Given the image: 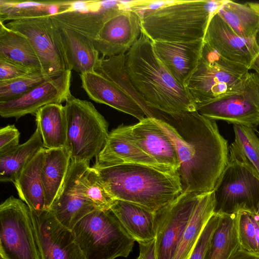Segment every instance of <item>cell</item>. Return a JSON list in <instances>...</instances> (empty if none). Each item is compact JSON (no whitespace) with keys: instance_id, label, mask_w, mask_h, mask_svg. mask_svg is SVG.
Instances as JSON below:
<instances>
[{"instance_id":"7c38bea8","label":"cell","mask_w":259,"mask_h":259,"mask_svg":"<svg viewBox=\"0 0 259 259\" xmlns=\"http://www.w3.org/2000/svg\"><path fill=\"white\" fill-rule=\"evenodd\" d=\"M202 194L183 192L155 212L156 259H174L184 231Z\"/></svg>"},{"instance_id":"8992f818","label":"cell","mask_w":259,"mask_h":259,"mask_svg":"<svg viewBox=\"0 0 259 259\" xmlns=\"http://www.w3.org/2000/svg\"><path fill=\"white\" fill-rule=\"evenodd\" d=\"M249 70L224 57L204 41L200 60L185 88L196 107L235 91Z\"/></svg>"},{"instance_id":"74e56055","label":"cell","mask_w":259,"mask_h":259,"mask_svg":"<svg viewBox=\"0 0 259 259\" xmlns=\"http://www.w3.org/2000/svg\"><path fill=\"white\" fill-rule=\"evenodd\" d=\"M223 217L222 213L214 212L201 234L189 259H204L213 235Z\"/></svg>"},{"instance_id":"7bdbcfd3","label":"cell","mask_w":259,"mask_h":259,"mask_svg":"<svg viewBox=\"0 0 259 259\" xmlns=\"http://www.w3.org/2000/svg\"><path fill=\"white\" fill-rule=\"evenodd\" d=\"M250 69H253L255 73L259 76V56L253 63Z\"/></svg>"},{"instance_id":"4dcf8cb0","label":"cell","mask_w":259,"mask_h":259,"mask_svg":"<svg viewBox=\"0 0 259 259\" xmlns=\"http://www.w3.org/2000/svg\"><path fill=\"white\" fill-rule=\"evenodd\" d=\"M214 191L202 194L182 236L174 259H189L208 221L214 213Z\"/></svg>"},{"instance_id":"9c48e42d","label":"cell","mask_w":259,"mask_h":259,"mask_svg":"<svg viewBox=\"0 0 259 259\" xmlns=\"http://www.w3.org/2000/svg\"><path fill=\"white\" fill-rule=\"evenodd\" d=\"M25 36L39 60L41 72L50 78L71 70L59 31L51 16L16 19L4 23Z\"/></svg>"},{"instance_id":"5b68a950","label":"cell","mask_w":259,"mask_h":259,"mask_svg":"<svg viewBox=\"0 0 259 259\" xmlns=\"http://www.w3.org/2000/svg\"><path fill=\"white\" fill-rule=\"evenodd\" d=\"M72 231L84 259L127 257L135 241L111 209H96Z\"/></svg>"},{"instance_id":"b9f144b4","label":"cell","mask_w":259,"mask_h":259,"mask_svg":"<svg viewBox=\"0 0 259 259\" xmlns=\"http://www.w3.org/2000/svg\"><path fill=\"white\" fill-rule=\"evenodd\" d=\"M230 259H259V256L248 253L240 248Z\"/></svg>"},{"instance_id":"6da1fadb","label":"cell","mask_w":259,"mask_h":259,"mask_svg":"<svg viewBox=\"0 0 259 259\" xmlns=\"http://www.w3.org/2000/svg\"><path fill=\"white\" fill-rule=\"evenodd\" d=\"M149 116L156 119L175 144L182 193L214 191L229 157L228 141L221 134L216 121L197 110L167 113L150 108Z\"/></svg>"},{"instance_id":"277c9868","label":"cell","mask_w":259,"mask_h":259,"mask_svg":"<svg viewBox=\"0 0 259 259\" xmlns=\"http://www.w3.org/2000/svg\"><path fill=\"white\" fill-rule=\"evenodd\" d=\"M227 0L175 1L142 15V32L152 41L204 39L209 21Z\"/></svg>"},{"instance_id":"7402d4cb","label":"cell","mask_w":259,"mask_h":259,"mask_svg":"<svg viewBox=\"0 0 259 259\" xmlns=\"http://www.w3.org/2000/svg\"><path fill=\"white\" fill-rule=\"evenodd\" d=\"M79 75L81 88L92 100L128 114L139 121L147 117L142 107L114 82L94 71Z\"/></svg>"},{"instance_id":"603a6c76","label":"cell","mask_w":259,"mask_h":259,"mask_svg":"<svg viewBox=\"0 0 259 259\" xmlns=\"http://www.w3.org/2000/svg\"><path fill=\"white\" fill-rule=\"evenodd\" d=\"M54 20L59 31L71 70L79 74L94 71L100 58L94 40Z\"/></svg>"},{"instance_id":"7a4b0ae2","label":"cell","mask_w":259,"mask_h":259,"mask_svg":"<svg viewBox=\"0 0 259 259\" xmlns=\"http://www.w3.org/2000/svg\"><path fill=\"white\" fill-rule=\"evenodd\" d=\"M124 65L146 114L148 108L167 113L196 111L185 87L166 68L156 54L152 41L142 32L125 54Z\"/></svg>"},{"instance_id":"ffe728a7","label":"cell","mask_w":259,"mask_h":259,"mask_svg":"<svg viewBox=\"0 0 259 259\" xmlns=\"http://www.w3.org/2000/svg\"><path fill=\"white\" fill-rule=\"evenodd\" d=\"M124 164L145 165L177 175L141 150L127 137L121 125L109 133L104 146L96 157L93 166L102 168Z\"/></svg>"},{"instance_id":"f6af8a7d","label":"cell","mask_w":259,"mask_h":259,"mask_svg":"<svg viewBox=\"0 0 259 259\" xmlns=\"http://www.w3.org/2000/svg\"><path fill=\"white\" fill-rule=\"evenodd\" d=\"M255 132L256 133L257 135L259 137V131L256 129V130H255Z\"/></svg>"},{"instance_id":"3957f363","label":"cell","mask_w":259,"mask_h":259,"mask_svg":"<svg viewBox=\"0 0 259 259\" xmlns=\"http://www.w3.org/2000/svg\"><path fill=\"white\" fill-rule=\"evenodd\" d=\"M92 167L115 200L134 203L155 212L182 193L178 176L137 164Z\"/></svg>"},{"instance_id":"ba28073f","label":"cell","mask_w":259,"mask_h":259,"mask_svg":"<svg viewBox=\"0 0 259 259\" xmlns=\"http://www.w3.org/2000/svg\"><path fill=\"white\" fill-rule=\"evenodd\" d=\"M0 255L5 259H40L31 212L11 196L0 205Z\"/></svg>"},{"instance_id":"9a60e30c","label":"cell","mask_w":259,"mask_h":259,"mask_svg":"<svg viewBox=\"0 0 259 259\" xmlns=\"http://www.w3.org/2000/svg\"><path fill=\"white\" fill-rule=\"evenodd\" d=\"M141 13L123 8L103 26L94 40L96 49L108 58L128 52L142 33Z\"/></svg>"},{"instance_id":"83f0119b","label":"cell","mask_w":259,"mask_h":259,"mask_svg":"<svg viewBox=\"0 0 259 259\" xmlns=\"http://www.w3.org/2000/svg\"><path fill=\"white\" fill-rule=\"evenodd\" d=\"M34 116L44 147L46 149L66 147L67 124L64 106L62 104L47 105Z\"/></svg>"},{"instance_id":"52a82bcc","label":"cell","mask_w":259,"mask_h":259,"mask_svg":"<svg viewBox=\"0 0 259 259\" xmlns=\"http://www.w3.org/2000/svg\"><path fill=\"white\" fill-rule=\"evenodd\" d=\"M67 124L66 148L71 160L90 163L103 149L109 124L90 101L72 95L64 106Z\"/></svg>"},{"instance_id":"d4e9b609","label":"cell","mask_w":259,"mask_h":259,"mask_svg":"<svg viewBox=\"0 0 259 259\" xmlns=\"http://www.w3.org/2000/svg\"><path fill=\"white\" fill-rule=\"evenodd\" d=\"M69 153L66 147L46 149L41 171L46 209L49 210L60 194L71 164Z\"/></svg>"},{"instance_id":"ee69618b","label":"cell","mask_w":259,"mask_h":259,"mask_svg":"<svg viewBox=\"0 0 259 259\" xmlns=\"http://www.w3.org/2000/svg\"><path fill=\"white\" fill-rule=\"evenodd\" d=\"M256 212L257 213V214L259 215V202L257 204L256 209Z\"/></svg>"},{"instance_id":"4316f807","label":"cell","mask_w":259,"mask_h":259,"mask_svg":"<svg viewBox=\"0 0 259 259\" xmlns=\"http://www.w3.org/2000/svg\"><path fill=\"white\" fill-rule=\"evenodd\" d=\"M217 13L239 36L259 40V3L227 0Z\"/></svg>"},{"instance_id":"e575fe53","label":"cell","mask_w":259,"mask_h":259,"mask_svg":"<svg viewBox=\"0 0 259 259\" xmlns=\"http://www.w3.org/2000/svg\"><path fill=\"white\" fill-rule=\"evenodd\" d=\"M76 188L79 194L96 209H110L115 200L107 191L92 167H89L80 177Z\"/></svg>"},{"instance_id":"836d02e7","label":"cell","mask_w":259,"mask_h":259,"mask_svg":"<svg viewBox=\"0 0 259 259\" xmlns=\"http://www.w3.org/2000/svg\"><path fill=\"white\" fill-rule=\"evenodd\" d=\"M240 248L237 213L223 214L204 259H230Z\"/></svg>"},{"instance_id":"d6986e66","label":"cell","mask_w":259,"mask_h":259,"mask_svg":"<svg viewBox=\"0 0 259 259\" xmlns=\"http://www.w3.org/2000/svg\"><path fill=\"white\" fill-rule=\"evenodd\" d=\"M89 167V163L71 161L62 189L49 209L62 225L71 230L81 219L96 209L79 194L76 188L78 180Z\"/></svg>"},{"instance_id":"bcb514c9","label":"cell","mask_w":259,"mask_h":259,"mask_svg":"<svg viewBox=\"0 0 259 259\" xmlns=\"http://www.w3.org/2000/svg\"><path fill=\"white\" fill-rule=\"evenodd\" d=\"M136 259H142V258H141V256L140 255H139V256H138V257Z\"/></svg>"},{"instance_id":"d6a6232c","label":"cell","mask_w":259,"mask_h":259,"mask_svg":"<svg viewBox=\"0 0 259 259\" xmlns=\"http://www.w3.org/2000/svg\"><path fill=\"white\" fill-rule=\"evenodd\" d=\"M234 141L229 146V157L242 164L259 179V137L255 130L234 124Z\"/></svg>"},{"instance_id":"f35d334b","label":"cell","mask_w":259,"mask_h":259,"mask_svg":"<svg viewBox=\"0 0 259 259\" xmlns=\"http://www.w3.org/2000/svg\"><path fill=\"white\" fill-rule=\"evenodd\" d=\"M36 71L0 58V81L15 79Z\"/></svg>"},{"instance_id":"ab89813d","label":"cell","mask_w":259,"mask_h":259,"mask_svg":"<svg viewBox=\"0 0 259 259\" xmlns=\"http://www.w3.org/2000/svg\"><path fill=\"white\" fill-rule=\"evenodd\" d=\"M20 133L14 124L7 125L0 130V154L19 145Z\"/></svg>"},{"instance_id":"f546056e","label":"cell","mask_w":259,"mask_h":259,"mask_svg":"<svg viewBox=\"0 0 259 259\" xmlns=\"http://www.w3.org/2000/svg\"><path fill=\"white\" fill-rule=\"evenodd\" d=\"M43 148L41 134L36 126L26 142L0 154L1 182L13 183L23 168Z\"/></svg>"},{"instance_id":"cb8c5ba5","label":"cell","mask_w":259,"mask_h":259,"mask_svg":"<svg viewBox=\"0 0 259 259\" xmlns=\"http://www.w3.org/2000/svg\"><path fill=\"white\" fill-rule=\"evenodd\" d=\"M110 209L139 244L147 243L155 239V212L120 200H115Z\"/></svg>"},{"instance_id":"1f68e13d","label":"cell","mask_w":259,"mask_h":259,"mask_svg":"<svg viewBox=\"0 0 259 259\" xmlns=\"http://www.w3.org/2000/svg\"><path fill=\"white\" fill-rule=\"evenodd\" d=\"M71 1H24L0 0V22L52 16L67 11Z\"/></svg>"},{"instance_id":"44dd1931","label":"cell","mask_w":259,"mask_h":259,"mask_svg":"<svg viewBox=\"0 0 259 259\" xmlns=\"http://www.w3.org/2000/svg\"><path fill=\"white\" fill-rule=\"evenodd\" d=\"M152 43L158 57L185 87L200 60L204 39L188 42L152 41Z\"/></svg>"},{"instance_id":"4fadbf2b","label":"cell","mask_w":259,"mask_h":259,"mask_svg":"<svg viewBox=\"0 0 259 259\" xmlns=\"http://www.w3.org/2000/svg\"><path fill=\"white\" fill-rule=\"evenodd\" d=\"M30 210L40 259H84L72 230L49 210L39 213Z\"/></svg>"},{"instance_id":"30bf717a","label":"cell","mask_w":259,"mask_h":259,"mask_svg":"<svg viewBox=\"0 0 259 259\" xmlns=\"http://www.w3.org/2000/svg\"><path fill=\"white\" fill-rule=\"evenodd\" d=\"M202 115L256 130L259 125V76L247 72L241 85L233 92L196 106Z\"/></svg>"},{"instance_id":"d590c367","label":"cell","mask_w":259,"mask_h":259,"mask_svg":"<svg viewBox=\"0 0 259 259\" xmlns=\"http://www.w3.org/2000/svg\"><path fill=\"white\" fill-rule=\"evenodd\" d=\"M237 231L240 249L259 256V215L256 211L237 213Z\"/></svg>"},{"instance_id":"60d3db41","label":"cell","mask_w":259,"mask_h":259,"mask_svg":"<svg viewBox=\"0 0 259 259\" xmlns=\"http://www.w3.org/2000/svg\"><path fill=\"white\" fill-rule=\"evenodd\" d=\"M140 253L142 259H156L155 239L145 244H139Z\"/></svg>"},{"instance_id":"e0dca14e","label":"cell","mask_w":259,"mask_h":259,"mask_svg":"<svg viewBox=\"0 0 259 259\" xmlns=\"http://www.w3.org/2000/svg\"><path fill=\"white\" fill-rule=\"evenodd\" d=\"M122 127L141 150L159 164L177 173L179 162L175 144L154 118L146 117L134 125Z\"/></svg>"},{"instance_id":"5bb4252c","label":"cell","mask_w":259,"mask_h":259,"mask_svg":"<svg viewBox=\"0 0 259 259\" xmlns=\"http://www.w3.org/2000/svg\"><path fill=\"white\" fill-rule=\"evenodd\" d=\"M71 70L49 79L23 96L8 102H0L2 118L16 120L27 114L35 115L41 107L50 104H62L71 96Z\"/></svg>"},{"instance_id":"8fae6325","label":"cell","mask_w":259,"mask_h":259,"mask_svg":"<svg viewBox=\"0 0 259 259\" xmlns=\"http://www.w3.org/2000/svg\"><path fill=\"white\" fill-rule=\"evenodd\" d=\"M214 193L215 213L256 211L259 202V179L242 164L229 157Z\"/></svg>"},{"instance_id":"484cf974","label":"cell","mask_w":259,"mask_h":259,"mask_svg":"<svg viewBox=\"0 0 259 259\" xmlns=\"http://www.w3.org/2000/svg\"><path fill=\"white\" fill-rule=\"evenodd\" d=\"M45 151V148L40 149L13 182L20 199L36 213L46 210L41 178Z\"/></svg>"},{"instance_id":"7dc6e473","label":"cell","mask_w":259,"mask_h":259,"mask_svg":"<svg viewBox=\"0 0 259 259\" xmlns=\"http://www.w3.org/2000/svg\"><path fill=\"white\" fill-rule=\"evenodd\" d=\"M0 259H5L2 256L0 255Z\"/></svg>"},{"instance_id":"ac0fdd59","label":"cell","mask_w":259,"mask_h":259,"mask_svg":"<svg viewBox=\"0 0 259 259\" xmlns=\"http://www.w3.org/2000/svg\"><path fill=\"white\" fill-rule=\"evenodd\" d=\"M204 41L224 57L249 70L259 56V40L239 36L217 13L209 21Z\"/></svg>"},{"instance_id":"f1b7e54d","label":"cell","mask_w":259,"mask_h":259,"mask_svg":"<svg viewBox=\"0 0 259 259\" xmlns=\"http://www.w3.org/2000/svg\"><path fill=\"white\" fill-rule=\"evenodd\" d=\"M0 58L41 71L38 57L28 38L0 22Z\"/></svg>"},{"instance_id":"8d00e7d4","label":"cell","mask_w":259,"mask_h":259,"mask_svg":"<svg viewBox=\"0 0 259 259\" xmlns=\"http://www.w3.org/2000/svg\"><path fill=\"white\" fill-rule=\"evenodd\" d=\"M51 79L41 71H35L15 79L0 81V102L17 99Z\"/></svg>"},{"instance_id":"2e32d148","label":"cell","mask_w":259,"mask_h":259,"mask_svg":"<svg viewBox=\"0 0 259 259\" xmlns=\"http://www.w3.org/2000/svg\"><path fill=\"white\" fill-rule=\"evenodd\" d=\"M125 7L118 1H72L67 11L51 17L94 40L104 24Z\"/></svg>"}]
</instances>
